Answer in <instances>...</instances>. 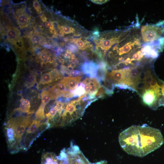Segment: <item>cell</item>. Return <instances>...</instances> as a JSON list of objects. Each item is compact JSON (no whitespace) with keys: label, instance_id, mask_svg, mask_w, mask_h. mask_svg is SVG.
Returning a JSON list of instances; mask_svg holds the SVG:
<instances>
[{"label":"cell","instance_id":"22","mask_svg":"<svg viewBox=\"0 0 164 164\" xmlns=\"http://www.w3.org/2000/svg\"><path fill=\"white\" fill-rule=\"evenodd\" d=\"M35 78L32 74L28 75L26 78V81L28 84H32L35 82Z\"/></svg>","mask_w":164,"mask_h":164},{"label":"cell","instance_id":"29","mask_svg":"<svg viewBox=\"0 0 164 164\" xmlns=\"http://www.w3.org/2000/svg\"><path fill=\"white\" fill-rule=\"evenodd\" d=\"M21 93H22V92L21 91H19L18 92V95H20L21 94Z\"/></svg>","mask_w":164,"mask_h":164},{"label":"cell","instance_id":"19","mask_svg":"<svg viewBox=\"0 0 164 164\" xmlns=\"http://www.w3.org/2000/svg\"><path fill=\"white\" fill-rule=\"evenodd\" d=\"M66 73L68 75L71 77L79 76L83 74L81 71L77 70H68Z\"/></svg>","mask_w":164,"mask_h":164},{"label":"cell","instance_id":"7","mask_svg":"<svg viewBox=\"0 0 164 164\" xmlns=\"http://www.w3.org/2000/svg\"><path fill=\"white\" fill-rule=\"evenodd\" d=\"M82 82L85 85L84 94L88 95L91 98L97 99L96 94L101 86L100 83L94 78H86Z\"/></svg>","mask_w":164,"mask_h":164},{"label":"cell","instance_id":"13","mask_svg":"<svg viewBox=\"0 0 164 164\" xmlns=\"http://www.w3.org/2000/svg\"><path fill=\"white\" fill-rule=\"evenodd\" d=\"M39 124L37 121L33 120L29 126L27 131L26 134H35L38 131Z\"/></svg>","mask_w":164,"mask_h":164},{"label":"cell","instance_id":"18","mask_svg":"<svg viewBox=\"0 0 164 164\" xmlns=\"http://www.w3.org/2000/svg\"><path fill=\"white\" fill-rule=\"evenodd\" d=\"M7 36L9 40L14 41L15 40L17 37V34L15 30L10 28L7 30Z\"/></svg>","mask_w":164,"mask_h":164},{"label":"cell","instance_id":"1","mask_svg":"<svg viewBox=\"0 0 164 164\" xmlns=\"http://www.w3.org/2000/svg\"><path fill=\"white\" fill-rule=\"evenodd\" d=\"M119 141L128 154L142 157L159 148L164 139L159 129L145 124L125 129L120 133Z\"/></svg>","mask_w":164,"mask_h":164},{"label":"cell","instance_id":"11","mask_svg":"<svg viewBox=\"0 0 164 164\" xmlns=\"http://www.w3.org/2000/svg\"><path fill=\"white\" fill-rule=\"evenodd\" d=\"M67 164H107L105 160L101 161L95 163H90L82 153L77 154L70 158Z\"/></svg>","mask_w":164,"mask_h":164},{"label":"cell","instance_id":"20","mask_svg":"<svg viewBox=\"0 0 164 164\" xmlns=\"http://www.w3.org/2000/svg\"><path fill=\"white\" fill-rule=\"evenodd\" d=\"M30 40L33 44H37L40 42L41 37L39 34L35 33L32 35L31 38Z\"/></svg>","mask_w":164,"mask_h":164},{"label":"cell","instance_id":"10","mask_svg":"<svg viewBox=\"0 0 164 164\" xmlns=\"http://www.w3.org/2000/svg\"><path fill=\"white\" fill-rule=\"evenodd\" d=\"M5 131L9 147L12 148L19 142L13 127L9 122L5 126Z\"/></svg>","mask_w":164,"mask_h":164},{"label":"cell","instance_id":"23","mask_svg":"<svg viewBox=\"0 0 164 164\" xmlns=\"http://www.w3.org/2000/svg\"><path fill=\"white\" fill-rule=\"evenodd\" d=\"M33 5L37 12H39L41 11L40 4L37 0L33 1Z\"/></svg>","mask_w":164,"mask_h":164},{"label":"cell","instance_id":"5","mask_svg":"<svg viewBox=\"0 0 164 164\" xmlns=\"http://www.w3.org/2000/svg\"><path fill=\"white\" fill-rule=\"evenodd\" d=\"M129 67L117 69H111L106 72L105 79L115 85L121 84L126 85L132 90L133 84L129 76Z\"/></svg>","mask_w":164,"mask_h":164},{"label":"cell","instance_id":"15","mask_svg":"<svg viewBox=\"0 0 164 164\" xmlns=\"http://www.w3.org/2000/svg\"><path fill=\"white\" fill-rule=\"evenodd\" d=\"M44 107L41 105L36 113L35 120L38 121L43 120L46 118L44 112Z\"/></svg>","mask_w":164,"mask_h":164},{"label":"cell","instance_id":"24","mask_svg":"<svg viewBox=\"0 0 164 164\" xmlns=\"http://www.w3.org/2000/svg\"><path fill=\"white\" fill-rule=\"evenodd\" d=\"M54 59L51 55H48L45 60L46 63H52L54 61Z\"/></svg>","mask_w":164,"mask_h":164},{"label":"cell","instance_id":"25","mask_svg":"<svg viewBox=\"0 0 164 164\" xmlns=\"http://www.w3.org/2000/svg\"><path fill=\"white\" fill-rule=\"evenodd\" d=\"M92 2L97 4H102L107 2L108 0H91Z\"/></svg>","mask_w":164,"mask_h":164},{"label":"cell","instance_id":"3","mask_svg":"<svg viewBox=\"0 0 164 164\" xmlns=\"http://www.w3.org/2000/svg\"><path fill=\"white\" fill-rule=\"evenodd\" d=\"M134 26L123 29L101 32L97 31L92 32V41L95 55L101 61H103L108 50L112 46L126 37L131 32Z\"/></svg>","mask_w":164,"mask_h":164},{"label":"cell","instance_id":"8","mask_svg":"<svg viewBox=\"0 0 164 164\" xmlns=\"http://www.w3.org/2000/svg\"><path fill=\"white\" fill-rule=\"evenodd\" d=\"M99 68V64L93 61H86L81 66V71L90 78H96Z\"/></svg>","mask_w":164,"mask_h":164},{"label":"cell","instance_id":"27","mask_svg":"<svg viewBox=\"0 0 164 164\" xmlns=\"http://www.w3.org/2000/svg\"><path fill=\"white\" fill-rule=\"evenodd\" d=\"M52 25V22L49 21L46 22L45 23V25L46 27L50 28Z\"/></svg>","mask_w":164,"mask_h":164},{"label":"cell","instance_id":"28","mask_svg":"<svg viewBox=\"0 0 164 164\" xmlns=\"http://www.w3.org/2000/svg\"><path fill=\"white\" fill-rule=\"evenodd\" d=\"M40 18L42 21L43 22H46V18L44 15H42L40 16Z\"/></svg>","mask_w":164,"mask_h":164},{"label":"cell","instance_id":"4","mask_svg":"<svg viewBox=\"0 0 164 164\" xmlns=\"http://www.w3.org/2000/svg\"><path fill=\"white\" fill-rule=\"evenodd\" d=\"M140 33L142 42L145 43H153L164 38V20L142 26Z\"/></svg>","mask_w":164,"mask_h":164},{"label":"cell","instance_id":"9","mask_svg":"<svg viewBox=\"0 0 164 164\" xmlns=\"http://www.w3.org/2000/svg\"><path fill=\"white\" fill-rule=\"evenodd\" d=\"M61 75L56 69H53L50 72L42 75L39 84H50L53 82H56L61 79Z\"/></svg>","mask_w":164,"mask_h":164},{"label":"cell","instance_id":"14","mask_svg":"<svg viewBox=\"0 0 164 164\" xmlns=\"http://www.w3.org/2000/svg\"><path fill=\"white\" fill-rule=\"evenodd\" d=\"M41 96L42 100L41 105L45 107L51 99L50 94L48 91L43 90L41 93Z\"/></svg>","mask_w":164,"mask_h":164},{"label":"cell","instance_id":"6","mask_svg":"<svg viewBox=\"0 0 164 164\" xmlns=\"http://www.w3.org/2000/svg\"><path fill=\"white\" fill-rule=\"evenodd\" d=\"M161 87H149L141 92L140 94L143 103L151 109L156 110L159 106L162 96Z\"/></svg>","mask_w":164,"mask_h":164},{"label":"cell","instance_id":"12","mask_svg":"<svg viewBox=\"0 0 164 164\" xmlns=\"http://www.w3.org/2000/svg\"><path fill=\"white\" fill-rule=\"evenodd\" d=\"M85 85L82 82L79 83L73 92V98L80 97L85 93Z\"/></svg>","mask_w":164,"mask_h":164},{"label":"cell","instance_id":"16","mask_svg":"<svg viewBox=\"0 0 164 164\" xmlns=\"http://www.w3.org/2000/svg\"><path fill=\"white\" fill-rule=\"evenodd\" d=\"M58 111L55 106V103L54 107H53L46 114V117L49 120L53 118L58 114Z\"/></svg>","mask_w":164,"mask_h":164},{"label":"cell","instance_id":"17","mask_svg":"<svg viewBox=\"0 0 164 164\" xmlns=\"http://www.w3.org/2000/svg\"><path fill=\"white\" fill-rule=\"evenodd\" d=\"M25 13H21L18 15L17 18L18 23L21 25H26L28 22L29 19Z\"/></svg>","mask_w":164,"mask_h":164},{"label":"cell","instance_id":"21","mask_svg":"<svg viewBox=\"0 0 164 164\" xmlns=\"http://www.w3.org/2000/svg\"><path fill=\"white\" fill-rule=\"evenodd\" d=\"M161 91L162 96L159 102V106L164 105V83L161 86Z\"/></svg>","mask_w":164,"mask_h":164},{"label":"cell","instance_id":"26","mask_svg":"<svg viewBox=\"0 0 164 164\" xmlns=\"http://www.w3.org/2000/svg\"><path fill=\"white\" fill-rule=\"evenodd\" d=\"M47 55L45 53H43L41 54L40 56V59L42 60H44L46 58Z\"/></svg>","mask_w":164,"mask_h":164},{"label":"cell","instance_id":"2","mask_svg":"<svg viewBox=\"0 0 164 164\" xmlns=\"http://www.w3.org/2000/svg\"><path fill=\"white\" fill-rule=\"evenodd\" d=\"M138 23L134 26L125 38L112 46L107 52L103 61L109 69L121 68L123 62L142 47Z\"/></svg>","mask_w":164,"mask_h":164}]
</instances>
